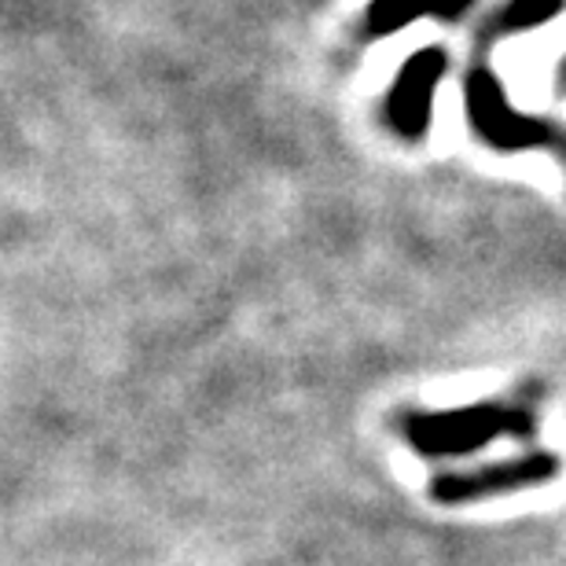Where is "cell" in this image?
<instances>
[{
	"label": "cell",
	"instance_id": "6da1fadb",
	"mask_svg": "<svg viewBox=\"0 0 566 566\" xmlns=\"http://www.w3.org/2000/svg\"><path fill=\"white\" fill-rule=\"evenodd\" d=\"M518 430V434H530L534 430V420H515V409H471V412H457L446 416V420H416L409 423V434L420 449L427 452H463L474 449L482 441H490L493 430Z\"/></svg>",
	"mask_w": 566,
	"mask_h": 566
},
{
	"label": "cell",
	"instance_id": "7a4b0ae2",
	"mask_svg": "<svg viewBox=\"0 0 566 566\" xmlns=\"http://www.w3.org/2000/svg\"><path fill=\"white\" fill-rule=\"evenodd\" d=\"M559 471V460L548 457V452H537V457L526 460H507V463H490V468H479L471 474H446V479L434 482V501H479V496H493L496 490H523V485H537L548 482L552 474Z\"/></svg>",
	"mask_w": 566,
	"mask_h": 566
},
{
	"label": "cell",
	"instance_id": "3957f363",
	"mask_svg": "<svg viewBox=\"0 0 566 566\" xmlns=\"http://www.w3.org/2000/svg\"><path fill=\"white\" fill-rule=\"evenodd\" d=\"M446 71L441 52L427 49L423 55H416L409 63V71L401 74L398 88L390 96V118L405 137H420L427 126V111H430V93H434L438 74Z\"/></svg>",
	"mask_w": 566,
	"mask_h": 566
},
{
	"label": "cell",
	"instance_id": "277c9868",
	"mask_svg": "<svg viewBox=\"0 0 566 566\" xmlns=\"http://www.w3.org/2000/svg\"><path fill=\"white\" fill-rule=\"evenodd\" d=\"M463 4L468 0H376V8H371V30L376 33H390L405 27L409 19L423 15V11H438V15H460Z\"/></svg>",
	"mask_w": 566,
	"mask_h": 566
},
{
	"label": "cell",
	"instance_id": "5b68a950",
	"mask_svg": "<svg viewBox=\"0 0 566 566\" xmlns=\"http://www.w3.org/2000/svg\"><path fill=\"white\" fill-rule=\"evenodd\" d=\"M563 8V0H515L512 8H507V30H526V27H537V22H545L548 15H556Z\"/></svg>",
	"mask_w": 566,
	"mask_h": 566
}]
</instances>
